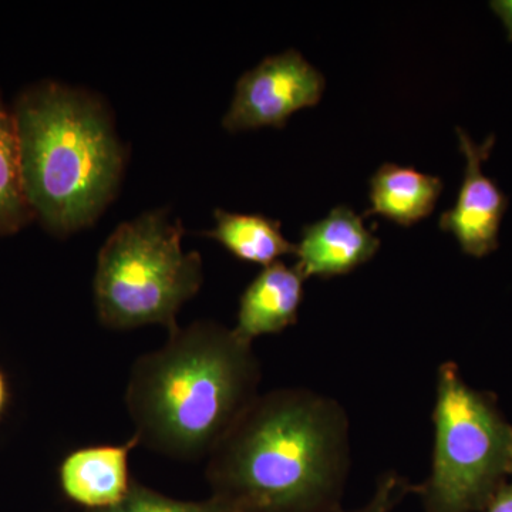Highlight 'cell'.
Returning <instances> with one entry per match:
<instances>
[{
	"mask_svg": "<svg viewBox=\"0 0 512 512\" xmlns=\"http://www.w3.org/2000/svg\"><path fill=\"white\" fill-rule=\"evenodd\" d=\"M380 244L372 229L365 227L362 215L348 205H338L322 220L303 227L295 266L305 279L348 275L369 262Z\"/></svg>",
	"mask_w": 512,
	"mask_h": 512,
	"instance_id": "obj_8",
	"label": "cell"
},
{
	"mask_svg": "<svg viewBox=\"0 0 512 512\" xmlns=\"http://www.w3.org/2000/svg\"><path fill=\"white\" fill-rule=\"evenodd\" d=\"M325 87L323 74L298 50L268 56L242 74L222 124L231 133L284 128L293 113L316 106Z\"/></svg>",
	"mask_w": 512,
	"mask_h": 512,
	"instance_id": "obj_6",
	"label": "cell"
},
{
	"mask_svg": "<svg viewBox=\"0 0 512 512\" xmlns=\"http://www.w3.org/2000/svg\"><path fill=\"white\" fill-rule=\"evenodd\" d=\"M217 225L205 235L214 238L241 261L274 265L285 255H295L292 244L281 231V222L261 214H234L215 210Z\"/></svg>",
	"mask_w": 512,
	"mask_h": 512,
	"instance_id": "obj_12",
	"label": "cell"
},
{
	"mask_svg": "<svg viewBox=\"0 0 512 512\" xmlns=\"http://www.w3.org/2000/svg\"><path fill=\"white\" fill-rule=\"evenodd\" d=\"M443 188L437 175L404 165L383 164L370 178L372 207L362 217L380 215L400 227H412L434 211Z\"/></svg>",
	"mask_w": 512,
	"mask_h": 512,
	"instance_id": "obj_11",
	"label": "cell"
},
{
	"mask_svg": "<svg viewBox=\"0 0 512 512\" xmlns=\"http://www.w3.org/2000/svg\"><path fill=\"white\" fill-rule=\"evenodd\" d=\"M305 278L296 266L269 265L256 276L239 301L235 335L245 342L279 333L298 322Z\"/></svg>",
	"mask_w": 512,
	"mask_h": 512,
	"instance_id": "obj_10",
	"label": "cell"
},
{
	"mask_svg": "<svg viewBox=\"0 0 512 512\" xmlns=\"http://www.w3.org/2000/svg\"><path fill=\"white\" fill-rule=\"evenodd\" d=\"M349 420L308 389L259 394L208 457L212 497L232 512H340Z\"/></svg>",
	"mask_w": 512,
	"mask_h": 512,
	"instance_id": "obj_1",
	"label": "cell"
},
{
	"mask_svg": "<svg viewBox=\"0 0 512 512\" xmlns=\"http://www.w3.org/2000/svg\"><path fill=\"white\" fill-rule=\"evenodd\" d=\"M13 114L36 220L56 237L90 227L113 200L126 161L109 109L86 90L43 80L19 94Z\"/></svg>",
	"mask_w": 512,
	"mask_h": 512,
	"instance_id": "obj_3",
	"label": "cell"
},
{
	"mask_svg": "<svg viewBox=\"0 0 512 512\" xmlns=\"http://www.w3.org/2000/svg\"><path fill=\"white\" fill-rule=\"evenodd\" d=\"M457 137L466 158L463 184L456 205L440 215L439 227L457 239L464 254L484 258L498 248L501 221L508 207L507 195L483 171L495 146V136L491 134L483 143H476L458 127Z\"/></svg>",
	"mask_w": 512,
	"mask_h": 512,
	"instance_id": "obj_7",
	"label": "cell"
},
{
	"mask_svg": "<svg viewBox=\"0 0 512 512\" xmlns=\"http://www.w3.org/2000/svg\"><path fill=\"white\" fill-rule=\"evenodd\" d=\"M430 476L413 487L426 512L485 511L510 477L512 426L494 397L474 389L454 362L437 373Z\"/></svg>",
	"mask_w": 512,
	"mask_h": 512,
	"instance_id": "obj_5",
	"label": "cell"
},
{
	"mask_svg": "<svg viewBox=\"0 0 512 512\" xmlns=\"http://www.w3.org/2000/svg\"><path fill=\"white\" fill-rule=\"evenodd\" d=\"M181 221L165 210L146 212L111 232L97 259L94 302L106 328H180L178 311L200 291L198 252H184Z\"/></svg>",
	"mask_w": 512,
	"mask_h": 512,
	"instance_id": "obj_4",
	"label": "cell"
},
{
	"mask_svg": "<svg viewBox=\"0 0 512 512\" xmlns=\"http://www.w3.org/2000/svg\"><path fill=\"white\" fill-rule=\"evenodd\" d=\"M6 396H8V392H6L5 379H3L2 373H0V413H2L3 407H5Z\"/></svg>",
	"mask_w": 512,
	"mask_h": 512,
	"instance_id": "obj_18",
	"label": "cell"
},
{
	"mask_svg": "<svg viewBox=\"0 0 512 512\" xmlns=\"http://www.w3.org/2000/svg\"><path fill=\"white\" fill-rule=\"evenodd\" d=\"M490 8L503 23L508 42H512V0H493Z\"/></svg>",
	"mask_w": 512,
	"mask_h": 512,
	"instance_id": "obj_17",
	"label": "cell"
},
{
	"mask_svg": "<svg viewBox=\"0 0 512 512\" xmlns=\"http://www.w3.org/2000/svg\"><path fill=\"white\" fill-rule=\"evenodd\" d=\"M485 512H512V481L505 483L497 491Z\"/></svg>",
	"mask_w": 512,
	"mask_h": 512,
	"instance_id": "obj_16",
	"label": "cell"
},
{
	"mask_svg": "<svg viewBox=\"0 0 512 512\" xmlns=\"http://www.w3.org/2000/svg\"><path fill=\"white\" fill-rule=\"evenodd\" d=\"M92 512H232L227 504L218 498L207 501H180L144 487L131 483L126 497L113 507Z\"/></svg>",
	"mask_w": 512,
	"mask_h": 512,
	"instance_id": "obj_14",
	"label": "cell"
},
{
	"mask_svg": "<svg viewBox=\"0 0 512 512\" xmlns=\"http://www.w3.org/2000/svg\"><path fill=\"white\" fill-rule=\"evenodd\" d=\"M252 343L200 320L170 333L163 348L138 357L126 406L138 446L177 460L208 458L259 396Z\"/></svg>",
	"mask_w": 512,
	"mask_h": 512,
	"instance_id": "obj_2",
	"label": "cell"
},
{
	"mask_svg": "<svg viewBox=\"0 0 512 512\" xmlns=\"http://www.w3.org/2000/svg\"><path fill=\"white\" fill-rule=\"evenodd\" d=\"M35 220L23 181L15 114L0 96V237L16 234Z\"/></svg>",
	"mask_w": 512,
	"mask_h": 512,
	"instance_id": "obj_13",
	"label": "cell"
},
{
	"mask_svg": "<svg viewBox=\"0 0 512 512\" xmlns=\"http://www.w3.org/2000/svg\"><path fill=\"white\" fill-rule=\"evenodd\" d=\"M510 477H511V481H512V463H511Z\"/></svg>",
	"mask_w": 512,
	"mask_h": 512,
	"instance_id": "obj_19",
	"label": "cell"
},
{
	"mask_svg": "<svg viewBox=\"0 0 512 512\" xmlns=\"http://www.w3.org/2000/svg\"><path fill=\"white\" fill-rule=\"evenodd\" d=\"M413 491L412 485L396 473H386L377 481L372 498L365 507L355 512H390L403 500L404 495Z\"/></svg>",
	"mask_w": 512,
	"mask_h": 512,
	"instance_id": "obj_15",
	"label": "cell"
},
{
	"mask_svg": "<svg viewBox=\"0 0 512 512\" xmlns=\"http://www.w3.org/2000/svg\"><path fill=\"white\" fill-rule=\"evenodd\" d=\"M138 446L136 437L121 446L80 448L69 454L60 467L63 493L90 511L119 504L131 487L128 456Z\"/></svg>",
	"mask_w": 512,
	"mask_h": 512,
	"instance_id": "obj_9",
	"label": "cell"
}]
</instances>
